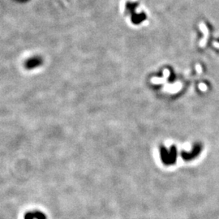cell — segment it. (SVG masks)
I'll list each match as a JSON object with an SVG mask.
<instances>
[{"mask_svg": "<svg viewBox=\"0 0 219 219\" xmlns=\"http://www.w3.org/2000/svg\"><path fill=\"white\" fill-rule=\"evenodd\" d=\"M43 63V59L40 56H34L32 58H29L26 62L24 63V67L26 69L31 70V69H34V68H38L40 66L42 65Z\"/></svg>", "mask_w": 219, "mask_h": 219, "instance_id": "obj_1", "label": "cell"}, {"mask_svg": "<svg viewBox=\"0 0 219 219\" xmlns=\"http://www.w3.org/2000/svg\"><path fill=\"white\" fill-rule=\"evenodd\" d=\"M24 219H46V215L43 213L35 211V212L27 213L24 215Z\"/></svg>", "mask_w": 219, "mask_h": 219, "instance_id": "obj_2", "label": "cell"}]
</instances>
